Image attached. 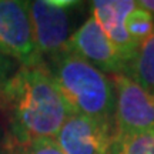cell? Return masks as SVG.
Returning <instances> with one entry per match:
<instances>
[{"label":"cell","instance_id":"7a4b0ae2","mask_svg":"<svg viewBox=\"0 0 154 154\" xmlns=\"http://www.w3.org/2000/svg\"><path fill=\"white\" fill-rule=\"evenodd\" d=\"M47 67L72 114L113 121L116 90L111 77L69 51Z\"/></svg>","mask_w":154,"mask_h":154},{"label":"cell","instance_id":"7c38bea8","mask_svg":"<svg viewBox=\"0 0 154 154\" xmlns=\"http://www.w3.org/2000/svg\"><path fill=\"white\" fill-rule=\"evenodd\" d=\"M126 30L134 43L141 44L154 33V19L149 11L136 3L126 17Z\"/></svg>","mask_w":154,"mask_h":154},{"label":"cell","instance_id":"30bf717a","mask_svg":"<svg viewBox=\"0 0 154 154\" xmlns=\"http://www.w3.org/2000/svg\"><path fill=\"white\" fill-rule=\"evenodd\" d=\"M3 154H64L54 138H29L19 140L6 134Z\"/></svg>","mask_w":154,"mask_h":154},{"label":"cell","instance_id":"ba28073f","mask_svg":"<svg viewBox=\"0 0 154 154\" xmlns=\"http://www.w3.org/2000/svg\"><path fill=\"white\" fill-rule=\"evenodd\" d=\"M136 7L134 0H94L91 2V17L114 44L126 63L133 59L138 49L126 30V17Z\"/></svg>","mask_w":154,"mask_h":154},{"label":"cell","instance_id":"277c9868","mask_svg":"<svg viewBox=\"0 0 154 154\" xmlns=\"http://www.w3.org/2000/svg\"><path fill=\"white\" fill-rule=\"evenodd\" d=\"M0 51L20 67L46 64L36 47L29 2L0 0Z\"/></svg>","mask_w":154,"mask_h":154},{"label":"cell","instance_id":"4fadbf2b","mask_svg":"<svg viewBox=\"0 0 154 154\" xmlns=\"http://www.w3.org/2000/svg\"><path fill=\"white\" fill-rule=\"evenodd\" d=\"M13 70H14V61L0 51V82L10 77Z\"/></svg>","mask_w":154,"mask_h":154},{"label":"cell","instance_id":"9c48e42d","mask_svg":"<svg viewBox=\"0 0 154 154\" xmlns=\"http://www.w3.org/2000/svg\"><path fill=\"white\" fill-rule=\"evenodd\" d=\"M141 87L154 91V33L146 42L138 44L133 59L123 73Z\"/></svg>","mask_w":154,"mask_h":154},{"label":"cell","instance_id":"6da1fadb","mask_svg":"<svg viewBox=\"0 0 154 154\" xmlns=\"http://www.w3.org/2000/svg\"><path fill=\"white\" fill-rule=\"evenodd\" d=\"M0 113L9 126L7 134L19 140L54 138L72 114L47 64L19 67L0 82Z\"/></svg>","mask_w":154,"mask_h":154},{"label":"cell","instance_id":"5bb4252c","mask_svg":"<svg viewBox=\"0 0 154 154\" xmlns=\"http://www.w3.org/2000/svg\"><path fill=\"white\" fill-rule=\"evenodd\" d=\"M136 3H137L138 6H141L143 9H146L154 19V0H138Z\"/></svg>","mask_w":154,"mask_h":154},{"label":"cell","instance_id":"8fae6325","mask_svg":"<svg viewBox=\"0 0 154 154\" xmlns=\"http://www.w3.org/2000/svg\"><path fill=\"white\" fill-rule=\"evenodd\" d=\"M109 154H154V133L134 136L114 134Z\"/></svg>","mask_w":154,"mask_h":154},{"label":"cell","instance_id":"5b68a950","mask_svg":"<svg viewBox=\"0 0 154 154\" xmlns=\"http://www.w3.org/2000/svg\"><path fill=\"white\" fill-rule=\"evenodd\" d=\"M116 90L114 134L154 133V91L141 87L124 74H111Z\"/></svg>","mask_w":154,"mask_h":154},{"label":"cell","instance_id":"8992f818","mask_svg":"<svg viewBox=\"0 0 154 154\" xmlns=\"http://www.w3.org/2000/svg\"><path fill=\"white\" fill-rule=\"evenodd\" d=\"M114 138V123L82 114H70L56 134L64 154H109Z\"/></svg>","mask_w":154,"mask_h":154},{"label":"cell","instance_id":"3957f363","mask_svg":"<svg viewBox=\"0 0 154 154\" xmlns=\"http://www.w3.org/2000/svg\"><path fill=\"white\" fill-rule=\"evenodd\" d=\"M79 2L73 0H34L29 2L34 42L46 64L66 51L72 32V10Z\"/></svg>","mask_w":154,"mask_h":154},{"label":"cell","instance_id":"52a82bcc","mask_svg":"<svg viewBox=\"0 0 154 154\" xmlns=\"http://www.w3.org/2000/svg\"><path fill=\"white\" fill-rule=\"evenodd\" d=\"M66 51L86 60L103 73L123 74L127 66L123 56L91 16L73 32L67 42Z\"/></svg>","mask_w":154,"mask_h":154}]
</instances>
